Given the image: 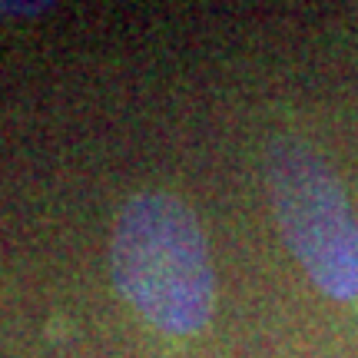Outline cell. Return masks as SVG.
<instances>
[{
  "label": "cell",
  "mask_w": 358,
  "mask_h": 358,
  "mask_svg": "<svg viewBox=\"0 0 358 358\" xmlns=\"http://www.w3.org/2000/svg\"><path fill=\"white\" fill-rule=\"evenodd\" d=\"M266 189L285 245L319 292L335 302L358 295V219L325 156L299 136L266 150Z\"/></svg>",
  "instance_id": "obj_2"
},
{
  "label": "cell",
  "mask_w": 358,
  "mask_h": 358,
  "mask_svg": "<svg viewBox=\"0 0 358 358\" xmlns=\"http://www.w3.org/2000/svg\"><path fill=\"white\" fill-rule=\"evenodd\" d=\"M53 3L40 0V3H30V0H13V3H0V20H20V17H37V13H47Z\"/></svg>",
  "instance_id": "obj_3"
},
{
  "label": "cell",
  "mask_w": 358,
  "mask_h": 358,
  "mask_svg": "<svg viewBox=\"0 0 358 358\" xmlns=\"http://www.w3.org/2000/svg\"><path fill=\"white\" fill-rule=\"evenodd\" d=\"M110 272L120 295L166 335L203 332L216 312L209 243L196 213L173 192H140L120 209Z\"/></svg>",
  "instance_id": "obj_1"
}]
</instances>
